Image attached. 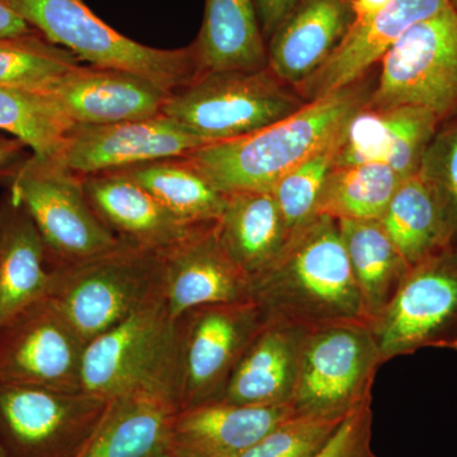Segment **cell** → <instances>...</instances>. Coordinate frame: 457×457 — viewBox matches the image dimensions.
<instances>
[{
    "instance_id": "6da1fadb",
    "label": "cell",
    "mask_w": 457,
    "mask_h": 457,
    "mask_svg": "<svg viewBox=\"0 0 457 457\" xmlns=\"http://www.w3.org/2000/svg\"><path fill=\"white\" fill-rule=\"evenodd\" d=\"M264 323L305 332L336 324H370L343 245L338 221L315 215L288 239L278 260L252 282Z\"/></svg>"
},
{
    "instance_id": "7a4b0ae2",
    "label": "cell",
    "mask_w": 457,
    "mask_h": 457,
    "mask_svg": "<svg viewBox=\"0 0 457 457\" xmlns=\"http://www.w3.org/2000/svg\"><path fill=\"white\" fill-rule=\"evenodd\" d=\"M359 82L306 102L281 121L237 139L206 144L186 156L222 194L270 192L279 179L339 137L371 97Z\"/></svg>"
},
{
    "instance_id": "3957f363",
    "label": "cell",
    "mask_w": 457,
    "mask_h": 457,
    "mask_svg": "<svg viewBox=\"0 0 457 457\" xmlns=\"http://www.w3.org/2000/svg\"><path fill=\"white\" fill-rule=\"evenodd\" d=\"M50 272L47 297L87 343L163 296L162 252L125 242Z\"/></svg>"
},
{
    "instance_id": "277c9868",
    "label": "cell",
    "mask_w": 457,
    "mask_h": 457,
    "mask_svg": "<svg viewBox=\"0 0 457 457\" xmlns=\"http://www.w3.org/2000/svg\"><path fill=\"white\" fill-rule=\"evenodd\" d=\"M44 37L80 62L139 75L168 95L203 74L194 47L163 50L126 37L84 0H3Z\"/></svg>"
},
{
    "instance_id": "5b68a950",
    "label": "cell",
    "mask_w": 457,
    "mask_h": 457,
    "mask_svg": "<svg viewBox=\"0 0 457 457\" xmlns=\"http://www.w3.org/2000/svg\"><path fill=\"white\" fill-rule=\"evenodd\" d=\"M294 86L261 71H209L171 93L162 113L204 144L246 137L281 121L305 104Z\"/></svg>"
},
{
    "instance_id": "8992f818",
    "label": "cell",
    "mask_w": 457,
    "mask_h": 457,
    "mask_svg": "<svg viewBox=\"0 0 457 457\" xmlns=\"http://www.w3.org/2000/svg\"><path fill=\"white\" fill-rule=\"evenodd\" d=\"M177 366V320L162 296L87 343L82 390L107 399L146 390L179 407Z\"/></svg>"
},
{
    "instance_id": "52a82bcc",
    "label": "cell",
    "mask_w": 457,
    "mask_h": 457,
    "mask_svg": "<svg viewBox=\"0 0 457 457\" xmlns=\"http://www.w3.org/2000/svg\"><path fill=\"white\" fill-rule=\"evenodd\" d=\"M4 174L9 194L40 231L50 267L89 260L121 245L93 212L82 177L62 162L31 154Z\"/></svg>"
},
{
    "instance_id": "ba28073f",
    "label": "cell",
    "mask_w": 457,
    "mask_h": 457,
    "mask_svg": "<svg viewBox=\"0 0 457 457\" xmlns=\"http://www.w3.org/2000/svg\"><path fill=\"white\" fill-rule=\"evenodd\" d=\"M383 363L370 324H336L308 332L290 400L294 414L345 420L372 400Z\"/></svg>"
},
{
    "instance_id": "9c48e42d",
    "label": "cell",
    "mask_w": 457,
    "mask_h": 457,
    "mask_svg": "<svg viewBox=\"0 0 457 457\" xmlns=\"http://www.w3.org/2000/svg\"><path fill=\"white\" fill-rule=\"evenodd\" d=\"M416 106L457 117V12L446 5L411 26L381 59L366 107Z\"/></svg>"
},
{
    "instance_id": "30bf717a",
    "label": "cell",
    "mask_w": 457,
    "mask_h": 457,
    "mask_svg": "<svg viewBox=\"0 0 457 457\" xmlns=\"http://www.w3.org/2000/svg\"><path fill=\"white\" fill-rule=\"evenodd\" d=\"M111 399L87 392L0 381L3 457H75L101 425Z\"/></svg>"
},
{
    "instance_id": "8fae6325",
    "label": "cell",
    "mask_w": 457,
    "mask_h": 457,
    "mask_svg": "<svg viewBox=\"0 0 457 457\" xmlns=\"http://www.w3.org/2000/svg\"><path fill=\"white\" fill-rule=\"evenodd\" d=\"M263 324L253 302L198 306L177 320L179 411L221 398Z\"/></svg>"
},
{
    "instance_id": "7c38bea8",
    "label": "cell",
    "mask_w": 457,
    "mask_h": 457,
    "mask_svg": "<svg viewBox=\"0 0 457 457\" xmlns=\"http://www.w3.org/2000/svg\"><path fill=\"white\" fill-rule=\"evenodd\" d=\"M371 328L384 363L425 348L457 351V243L411 267Z\"/></svg>"
},
{
    "instance_id": "4fadbf2b",
    "label": "cell",
    "mask_w": 457,
    "mask_h": 457,
    "mask_svg": "<svg viewBox=\"0 0 457 457\" xmlns=\"http://www.w3.org/2000/svg\"><path fill=\"white\" fill-rule=\"evenodd\" d=\"M86 347L64 315L44 297L0 327V381L80 392Z\"/></svg>"
},
{
    "instance_id": "5bb4252c",
    "label": "cell",
    "mask_w": 457,
    "mask_h": 457,
    "mask_svg": "<svg viewBox=\"0 0 457 457\" xmlns=\"http://www.w3.org/2000/svg\"><path fill=\"white\" fill-rule=\"evenodd\" d=\"M204 145L200 137L162 113L135 121L73 126L56 159L84 177L183 158Z\"/></svg>"
},
{
    "instance_id": "9a60e30c",
    "label": "cell",
    "mask_w": 457,
    "mask_h": 457,
    "mask_svg": "<svg viewBox=\"0 0 457 457\" xmlns=\"http://www.w3.org/2000/svg\"><path fill=\"white\" fill-rule=\"evenodd\" d=\"M163 297L174 320L198 306L252 302V282L222 248L216 222L162 252Z\"/></svg>"
},
{
    "instance_id": "2e32d148",
    "label": "cell",
    "mask_w": 457,
    "mask_h": 457,
    "mask_svg": "<svg viewBox=\"0 0 457 457\" xmlns=\"http://www.w3.org/2000/svg\"><path fill=\"white\" fill-rule=\"evenodd\" d=\"M446 5L449 0H392L375 14L354 20L329 59L295 89L311 102L359 82L411 26Z\"/></svg>"
},
{
    "instance_id": "e0dca14e",
    "label": "cell",
    "mask_w": 457,
    "mask_h": 457,
    "mask_svg": "<svg viewBox=\"0 0 457 457\" xmlns=\"http://www.w3.org/2000/svg\"><path fill=\"white\" fill-rule=\"evenodd\" d=\"M441 123L427 108L362 107L345 126L335 167L385 164L407 179L420 170Z\"/></svg>"
},
{
    "instance_id": "ac0fdd59",
    "label": "cell",
    "mask_w": 457,
    "mask_h": 457,
    "mask_svg": "<svg viewBox=\"0 0 457 457\" xmlns=\"http://www.w3.org/2000/svg\"><path fill=\"white\" fill-rule=\"evenodd\" d=\"M42 90L73 126L150 119L162 114L170 97L139 75L82 64Z\"/></svg>"
},
{
    "instance_id": "d6986e66",
    "label": "cell",
    "mask_w": 457,
    "mask_h": 457,
    "mask_svg": "<svg viewBox=\"0 0 457 457\" xmlns=\"http://www.w3.org/2000/svg\"><path fill=\"white\" fill-rule=\"evenodd\" d=\"M294 416L291 404L206 403L179 409L171 418L167 457H237Z\"/></svg>"
},
{
    "instance_id": "ffe728a7",
    "label": "cell",
    "mask_w": 457,
    "mask_h": 457,
    "mask_svg": "<svg viewBox=\"0 0 457 457\" xmlns=\"http://www.w3.org/2000/svg\"><path fill=\"white\" fill-rule=\"evenodd\" d=\"M82 179L93 212L128 245L163 252L201 227L180 220L149 192L117 171Z\"/></svg>"
},
{
    "instance_id": "44dd1931",
    "label": "cell",
    "mask_w": 457,
    "mask_h": 457,
    "mask_svg": "<svg viewBox=\"0 0 457 457\" xmlns=\"http://www.w3.org/2000/svg\"><path fill=\"white\" fill-rule=\"evenodd\" d=\"M354 20L353 0H300L270 38V68L296 88L329 59Z\"/></svg>"
},
{
    "instance_id": "7402d4cb",
    "label": "cell",
    "mask_w": 457,
    "mask_h": 457,
    "mask_svg": "<svg viewBox=\"0 0 457 457\" xmlns=\"http://www.w3.org/2000/svg\"><path fill=\"white\" fill-rule=\"evenodd\" d=\"M306 335L299 328L264 323L219 400L240 405L290 404Z\"/></svg>"
},
{
    "instance_id": "603a6c76",
    "label": "cell",
    "mask_w": 457,
    "mask_h": 457,
    "mask_svg": "<svg viewBox=\"0 0 457 457\" xmlns=\"http://www.w3.org/2000/svg\"><path fill=\"white\" fill-rule=\"evenodd\" d=\"M47 249L25 207L0 198V327L49 293Z\"/></svg>"
},
{
    "instance_id": "cb8c5ba5",
    "label": "cell",
    "mask_w": 457,
    "mask_h": 457,
    "mask_svg": "<svg viewBox=\"0 0 457 457\" xmlns=\"http://www.w3.org/2000/svg\"><path fill=\"white\" fill-rule=\"evenodd\" d=\"M177 411L176 402L162 393L137 390L116 396L75 457H167L168 429Z\"/></svg>"
},
{
    "instance_id": "d4e9b609",
    "label": "cell",
    "mask_w": 457,
    "mask_h": 457,
    "mask_svg": "<svg viewBox=\"0 0 457 457\" xmlns=\"http://www.w3.org/2000/svg\"><path fill=\"white\" fill-rule=\"evenodd\" d=\"M216 231L222 248L251 282L273 263L291 234L272 192L228 194Z\"/></svg>"
},
{
    "instance_id": "484cf974",
    "label": "cell",
    "mask_w": 457,
    "mask_h": 457,
    "mask_svg": "<svg viewBox=\"0 0 457 457\" xmlns=\"http://www.w3.org/2000/svg\"><path fill=\"white\" fill-rule=\"evenodd\" d=\"M380 221L411 269L457 243L446 204L418 173L400 183Z\"/></svg>"
},
{
    "instance_id": "4316f807",
    "label": "cell",
    "mask_w": 457,
    "mask_h": 457,
    "mask_svg": "<svg viewBox=\"0 0 457 457\" xmlns=\"http://www.w3.org/2000/svg\"><path fill=\"white\" fill-rule=\"evenodd\" d=\"M192 47L203 73L269 66L253 0H206L203 26Z\"/></svg>"
},
{
    "instance_id": "83f0119b",
    "label": "cell",
    "mask_w": 457,
    "mask_h": 457,
    "mask_svg": "<svg viewBox=\"0 0 457 457\" xmlns=\"http://www.w3.org/2000/svg\"><path fill=\"white\" fill-rule=\"evenodd\" d=\"M337 221L372 326L395 296L411 267L380 220L342 219Z\"/></svg>"
},
{
    "instance_id": "f1b7e54d",
    "label": "cell",
    "mask_w": 457,
    "mask_h": 457,
    "mask_svg": "<svg viewBox=\"0 0 457 457\" xmlns=\"http://www.w3.org/2000/svg\"><path fill=\"white\" fill-rule=\"evenodd\" d=\"M149 192L189 225L218 222L228 195L222 194L188 158H167L113 170Z\"/></svg>"
},
{
    "instance_id": "f546056e",
    "label": "cell",
    "mask_w": 457,
    "mask_h": 457,
    "mask_svg": "<svg viewBox=\"0 0 457 457\" xmlns=\"http://www.w3.org/2000/svg\"><path fill=\"white\" fill-rule=\"evenodd\" d=\"M402 182L385 164L335 167L328 174L315 215L336 220H381Z\"/></svg>"
},
{
    "instance_id": "4dcf8cb0",
    "label": "cell",
    "mask_w": 457,
    "mask_h": 457,
    "mask_svg": "<svg viewBox=\"0 0 457 457\" xmlns=\"http://www.w3.org/2000/svg\"><path fill=\"white\" fill-rule=\"evenodd\" d=\"M73 123L42 89L0 88V130L38 158L56 159Z\"/></svg>"
},
{
    "instance_id": "1f68e13d",
    "label": "cell",
    "mask_w": 457,
    "mask_h": 457,
    "mask_svg": "<svg viewBox=\"0 0 457 457\" xmlns=\"http://www.w3.org/2000/svg\"><path fill=\"white\" fill-rule=\"evenodd\" d=\"M79 65L40 32L0 36V88L45 89Z\"/></svg>"
},
{
    "instance_id": "d6a6232c",
    "label": "cell",
    "mask_w": 457,
    "mask_h": 457,
    "mask_svg": "<svg viewBox=\"0 0 457 457\" xmlns=\"http://www.w3.org/2000/svg\"><path fill=\"white\" fill-rule=\"evenodd\" d=\"M343 132L329 145L285 174L270 191L291 236L317 213L319 197L342 145Z\"/></svg>"
},
{
    "instance_id": "836d02e7",
    "label": "cell",
    "mask_w": 457,
    "mask_h": 457,
    "mask_svg": "<svg viewBox=\"0 0 457 457\" xmlns=\"http://www.w3.org/2000/svg\"><path fill=\"white\" fill-rule=\"evenodd\" d=\"M341 422L294 414L237 457H312Z\"/></svg>"
},
{
    "instance_id": "e575fe53",
    "label": "cell",
    "mask_w": 457,
    "mask_h": 457,
    "mask_svg": "<svg viewBox=\"0 0 457 457\" xmlns=\"http://www.w3.org/2000/svg\"><path fill=\"white\" fill-rule=\"evenodd\" d=\"M442 123L427 147L418 174L440 195L457 230V117Z\"/></svg>"
},
{
    "instance_id": "d590c367",
    "label": "cell",
    "mask_w": 457,
    "mask_h": 457,
    "mask_svg": "<svg viewBox=\"0 0 457 457\" xmlns=\"http://www.w3.org/2000/svg\"><path fill=\"white\" fill-rule=\"evenodd\" d=\"M372 400L348 414L327 444L312 457H376L372 450Z\"/></svg>"
},
{
    "instance_id": "8d00e7d4",
    "label": "cell",
    "mask_w": 457,
    "mask_h": 457,
    "mask_svg": "<svg viewBox=\"0 0 457 457\" xmlns=\"http://www.w3.org/2000/svg\"><path fill=\"white\" fill-rule=\"evenodd\" d=\"M263 36H272L300 0H253Z\"/></svg>"
},
{
    "instance_id": "74e56055",
    "label": "cell",
    "mask_w": 457,
    "mask_h": 457,
    "mask_svg": "<svg viewBox=\"0 0 457 457\" xmlns=\"http://www.w3.org/2000/svg\"><path fill=\"white\" fill-rule=\"evenodd\" d=\"M38 32L32 29L22 17L0 0V36H22Z\"/></svg>"
},
{
    "instance_id": "f35d334b",
    "label": "cell",
    "mask_w": 457,
    "mask_h": 457,
    "mask_svg": "<svg viewBox=\"0 0 457 457\" xmlns=\"http://www.w3.org/2000/svg\"><path fill=\"white\" fill-rule=\"evenodd\" d=\"M26 145L16 137H0V171L7 170L12 162L22 154Z\"/></svg>"
},
{
    "instance_id": "ab89813d",
    "label": "cell",
    "mask_w": 457,
    "mask_h": 457,
    "mask_svg": "<svg viewBox=\"0 0 457 457\" xmlns=\"http://www.w3.org/2000/svg\"><path fill=\"white\" fill-rule=\"evenodd\" d=\"M390 2H392V0H353L356 20L375 14L376 12L381 11V9L386 7Z\"/></svg>"
},
{
    "instance_id": "60d3db41",
    "label": "cell",
    "mask_w": 457,
    "mask_h": 457,
    "mask_svg": "<svg viewBox=\"0 0 457 457\" xmlns=\"http://www.w3.org/2000/svg\"><path fill=\"white\" fill-rule=\"evenodd\" d=\"M449 4L457 12V0H449Z\"/></svg>"
},
{
    "instance_id": "b9f144b4",
    "label": "cell",
    "mask_w": 457,
    "mask_h": 457,
    "mask_svg": "<svg viewBox=\"0 0 457 457\" xmlns=\"http://www.w3.org/2000/svg\"><path fill=\"white\" fill-rule=\"evenodd\" d=\"M0 457H3V455H2V451H0Z\"/></svg>"
}]
</instances>
